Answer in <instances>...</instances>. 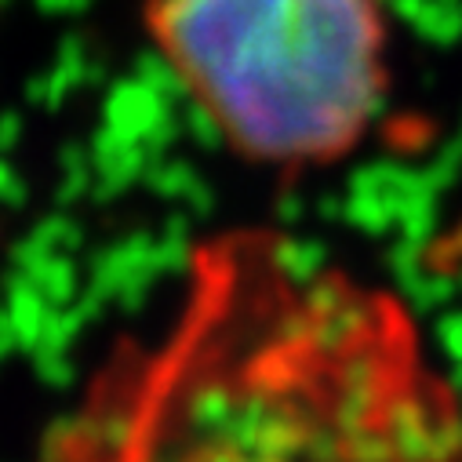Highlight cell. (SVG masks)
Returning <instances> with one entry per match:
<instances>
[{
	"instance_id": "6da1fadb",
	"label": "cell",
	"mask_w": 462,
	"mask_h": 462,
	"mask_svg": "<svg viewBox=\"0 0 462 462\" xmlns=\"http://www.w3.org/2000/svg\"><path fill=\"white\" fill-rule=\"evenodd\" d=\"M44 462H462V393L386 284L273 226L200 241L153 338L125 342Z\"/></svg>"
},
{
	"instance_id": "7a4b0ae2",
	"label": "cell",
	"mask_w": 462,
	"mask_h": 462,
	"mask_svg": "<svg viewBox=\"0 0 462 462\" xmlns=\"http://www.w3.org/2000/svg\"><path fill=\"white\" fill-rule=\"evenodd\" d=\"M157 51L241 157H350L386 98L383 0H146Z\"/></svg>"
},
{
	"instance_id": "3957f363",
	"label": "cell",
	"mask_w": 462,
	"mask_h": 462,
	"mask_svg": "<svg viewBox=\"0 0 462 462\" xmlns=\"http://www.w3.org/2000/svg\"><path fill=\"white\" fill-rule=\"evenodd\" d=\"M437 259H440L444 266H448V263H458V259H462V222H458V226L451 229V234L444 237V245L437 248Z\"/></svg>"
}]
</instances>
